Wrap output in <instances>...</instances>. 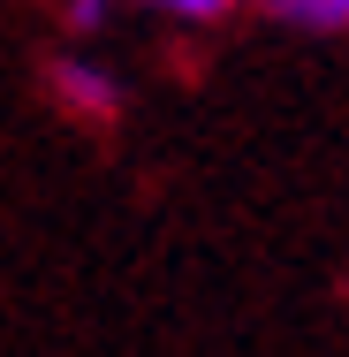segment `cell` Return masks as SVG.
Instances as JSON below:
<instances>
[{
  "instance_id": "obj_4",
  "label": "cell",
  "mask_w": 349,
  "mask_h": 357,
  "mask_svg": "<svg viewBox=\"0 0 349 357\" xmlns=\"http://www.w3.org/2000/svg\"><path fill=\"white\" fill-rule=\"evenodd\" d=\"M61 23L69 31H99L107 23V0H61Z\"/></svg>"
},
{
  "instance_id": "obj_1",
  "label": "cell",
  "mask_w": 349,
  "mask_h": 357,
  "mask_svg": "<svg viewBox=\"0 0 349 357\" xmlns=\"http://www.w3.org/2000/svg\"><path fill=\"white\" fill-rule=\"evenodd\" d=\"M54 91H61V107L99 114V122L122 107V76H107L99 61H84V54H61V61H54Z\"/></svg>"
},
{
  "instance_id": "obj_3",
  "label": "cell",
  "mask_w": 349,
  "mask_h": 357,
  "mask_svg": "<svg viewBox=\"0 0 349 357\" xmlns=\"http://www.w3.org/2000/svg\"><path fill=\"white\" fill-rule=\"evenodd\" d=\"M144 8H167V15H183V23H212V15H228L235 0H144Z\"/></svg>"
},
{
  "instance_id": "obj_2",
  "label": "cell",
  "mask_w": 349,
  "mask_h": 357,
  "mask_svg": "<svg viewBox=\"0 0 349 357\" xmlns=\"http://www.w3.org/2000/svg\"><path fill=\"white\" fill-rule=\"evenodd\" d=\"M266 15L288 31H319V38L349 31V0H266Z\"/></svg>"
}]
</instances>
